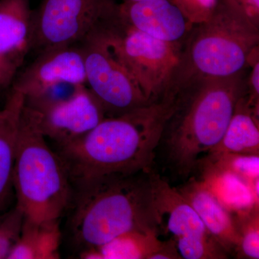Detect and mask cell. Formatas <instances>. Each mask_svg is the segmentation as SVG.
Instances as JSON below:
<instances>
[{
    "label": "cell",
    "mask_w": 259,
    "mask_h": 259,
    "mask_svg": "<svg viewBox=\"0 0 259 259\" xmlns=\"http://www.w3.org/2000/svg\"><path fill=\"white\" fill-rule=\"evenodd\" d=\"M177 105V94L117 117L59 147L72 187L107 175L151 172L156 150Z\"/></svg>",
    "instance_id": "1"
},
{
    "label": "cell",
    "mask_w": 259,
    "mask_h": 259,
    "mask_svg": "<svg viewBox=\"0 0 259 259\" xmlns=\"http://www.w3.org/2000/svg\"><path fill=\"white\" fill-rule=\"evenodd\" d=\"M151 173L107 175L73 187L71 230L83 250L105 244L127 232L159 233Z\"/></svg>",
    "instance_id": "2"
},
{
    "label": "cell",
    "mask_w": 259,
    "mask_h": 259,
    "mask_svg": "<svg viewBox=\"0 0 259 259\" xmlns=\"http://www.w3.org/2000/svg\"><path fill=\"white\" fill-rule=\"evenodd\" d=\"M247 93L241 73L195 80L177 90L176 109L163 133L168 163L188 177L199 156L221 141L238 100Z\"/></svg>",
    "instance_id": "3"
},
{
    "label": "cell",
    "mask_w": 259,
    "mask_h": 259,
    "mask_svg": "<svg viewBox=\"0 0 259 259\" xmlns=\"http://www.w3.org/2000/svg\"><path fill=\"white\" fill-rule=\"evenodd\" d=\"M171 88L204 78L241 74L259 45V23L235 0H217L212 15L194 25Z\"/></svg>",
    "instance_id": "4"
},
{
    "label": "cell",
    "mask_w": 259,
    "mask_h": 259,
    "mask_svg": "<svg viewBox=\"0 0 259 259\" xmlns=\"http://www.w3.org/2000/svg\"><path fill=\"white\" fill-rule=\"evenodd\" d=\"M13 187L17 205L25 218L36 222L59 220L74 192L64 161L48 146L38 114L25 102L19 123Z\"/></svg>",
    "instance_id": "5"
},
{
    "label": "cell",
    "mask_w": 259,
    "mask_h": 259,
    "mask_svg": "<svg viewBox=\"0 0 259 259\" xmlns=\"http://www.w3.org/2000/svg\"><path fill=\"white\" fill-rule=\"evenodd\" d=\"M95 31L148 102L156 101L169 90L180 64L181 44L162 41L131 28L118 18L117 10Z\"/></svg>",
    "instance_id": "6"
},
{
    "label": "cell",
    "mask_w": 259,
    "mask_h": 259,
    "mask_svg": "<svg viewBox=\"0 0 259 259\" xmlns=\"http://www.w3.org/2000/svg\"><path fill=\"white\" fill-rule=\"evenodd\" d=\"M117 6L114 0H42L32 10V50L79 44Z\"/></svg>",
    "instance_id": "7"
},
{
    "label": "cell",
    "mask_w": 259,
    "mask_h": 259,
    "mask_svg": "<svg viewBox=\"0 0 259 259\" xmlns=\"http://www.w3.org/2000/svg\"><path fill=\"white\" fill-rule=\"evenodd\" d=\"M79 44L84 59L87 84L101 104L107 117L124 115L151 103L95 29Z\"/></svg>",
    "instance_id": "8"
},
{
    "label": "cell",
    "mask_w": 259,
    "mask_h": 259,
    "mask_svg": "<svg viewBox=\"0 0 259 259\" xmlns=\"http://www.w3.org/2000/svg\"><path fill=\"white\" fill-rule=\"evenodd\" d=\"M25 105L37 112L42 134L58 147L82 137L107 117L87 85L66 96L25 100Z\"/></svg>",
    "instance_id": "9"
},
{
    "label": "cell",
    "mask_w": 259,
    "mask_h": 259,
    "mask_svg": "<svg viewBox=\"0 0 259 259\" xmlns=\"http://www.w3.org/2000/svg\"><path fill=\"white\" fill-rule=\"evenodd\" d=\"M66 85H87L84 59L80 44L40 51L36 59L18 73L11 86L29 100Z\"/></svg>",
    "instance_id": "10"
},
{
    "label": "cell",
    "mask_w": 259,
    "mask_h": 259,
    "mask_svg": "<svg viewBox=\"0 0 259 259\" xmlns=\"http://www.w3.org/2000/svg\"><path fill=\"white\" fill-rule=\"evenodd\" d=\"M30 0H0V90L11 86L32 50Z\"/></svg>",
    "instance_id": "11"
},
{
    "label": "cell",
    "mask_w": 259,
    "mask_h": 259,
    "mask_svg": "<svg viewBox=\"0 0 259 259\" xmlns=\"http://www.w3.org/2000/svg\"><path fill=\"white\" fill-rule=\"evenodd\" d=\"M117 17L135 30L171 44H181L194 26L171 0L122 3Z\"/></svg>",
    "instance_id": "12"
},
{
    "label": "cell",
    "mask_w": 259,
    "mask_h": 259,
    "mask_svg": "<svg viewBox=\"0 0 259 259\" xmlns=\"http://www.w3.org/2000/svg\"><path fill=\"white\" fill-rule=\"evenodd\" d=\"M153 208L159 226L174 238L209 235L203 223L187 199L156 174L150 175ZM210 235V234H209Z\"/></svg>",
    "instance_id": "13"
},
{
    "label": "cell",
    "mask_w": 259,
    "mask_h": 259,
    "mask_svg": "<svg viewBox=\"0 0 259 259\" xmlns=\"http://www.w3.org/2000/svg\"><path fill=\"white\" fill-rule=\"evenodd\" d=\"M177 190L192 206L209 234L226 253H236L240 238L233 215L223 207L203 182L192 179Z\"/></svg>",
    "instance_id": "14"
},
{
    "label": "cell",
    "mask_w": 259,
    "mask_h": 259,
    "mask_svg": "<svg viewBox=\"0 0 259 259\" xmlns=\"http://www.w3.org/2000/svg\"><path fill=\"white\" fill-rule=\"evenodd\" d=\"M84 259H181L175 238L158 239L155 231H130L105 244L83 250Z\"/></svg>",
    "instance_id": "15"
},
{
    "label": "cell",
    "mask_w": 259,
    "mask_h": 259,
    "mask_svg": "<svg viewBox=\"0 0 259 259\" xmlns=\"http://www.w3.org/2000/svg\"><path fill=\"white\" fill-rule=\"evenodd\" d=\"M25 97L12 89L4 108L0 110V211L13 187L17 139Z\"/></svg>",
    "instance_id": "16"
},
{
    "label": "cell",
    "mask_w": 259,
    "mask_h": 259,
    "mask_svg": "<svg viewBox=\"0 0 259 259\" xmlns=\"http://www.w3.org/2000/svg\"><path fill=\"white\" fill-rule=\"evenodd\" d=\"M258 112L248 103L246 93L238 100L221 141L205 157L224 153L259 155Z\"/></svg>",
    "instance_id": "17"
},
{
    "label": "cell",
    "mask_w": 259,
    "mask_h": 259,
    "mask_svg": "<svg viewBox=\"0 0 259 259\" xmlns=\"http://www.w3.org/2000/svg\"><path fill=\"white\" fill-rule=\"evenodd\" d=\"M198 166L202 171L201 181L232 214L247 212L259 205L250 185L243 179L203 160H199Z\"/></svg>",
    "instance_id": "18"
},
{
    "label": "cell",
    "mask_w": 259,
    "mask_h": 259,
    "mask_svg": "<svg viewBox=\"0 0 259 259\" xmlns=\"http://www.w3.org/2000/svg\"><path fill=\"white\" fill-rule=\"evenodd\" d=\"M59 220L36 222L25 218L21 233L8 259L60 258Z\"/></svg>",
    "instance_id": "19"
},
{
    "label": "cell",
    "mask_w": 259,
    "mask_h": 259,
    "mask_svg": "<svg viewBox=\"0 0 259 259\" xmlns=\"http://www.w3.org/2000/svg\"><path fill=\"white\" fill-rule=\"evenodd\" d=\"M240 242L236 250L238 258H259V205L247 212L234 214Z\"/></svg>",
    "instance_id": "20"
},
{
    "label": "cell",
    "mask_w": 259,
    "mask_h": 259,
    "mask_svg": "<svg viewBox=\"0 0 259 259\" xmlns=\"http://www.w3.org/2000/svg\"><path fill=\"white\" fill-rule=\"evenodd\" d=\"M182 258L225 259L228 253L211 235H194L175 238Z\"/></svg>",
    "instance_id": "21"
},
{
    "label": "cell",
    "mask_w": 259,
    "mask_h": 259,
    "mask_svg": "<svg viewBox=\"0 0 259 259\" xmlns=\"http://www.w3.org/2000/svg\"><path fill=\"white\" fill-rule=\"evenodd\" d=\"M214 166L235 174L250 186L259 179V155L224 153L214 158H201Z\"/></svg>",
    "instance_id": "22"
},
{
    "label": "cell",
    "mask_w": 259,
    "mask_h": 259,
    "mask_svg": "<svg viewBox=\"0 0 259 259\" xmlns=\"http://www.w3.org/2000/svg\"><path fill=\"white\" fill-rule=\"evenodd\" d=\"M25 214L18 205L0 216V259H8L22 231Z\"/></svg>",
    "instance_id": "23"
},
{
    "label": "cell",
    "mask_w": 259,
    "mask_h": 259,
    "mask_svg": "<svg viewBox=\"0 0 259 259\" xmlns=\"http://www.w3.org/2000/svg\"><path fill=\"white\" fill-rule=\"evenodd\" d=\"M193 25L205 21L212 15L217 0H171Z\"/></svg>",
    "instance_id": "24"
},
{
    "label": "cell",
    "mask_w": 259,
    "mask_h": 259,
    "mask_svg": "<svg viewBox=\"0 0 259 259\" xmlns=\"http://www.w3.org/2000/svg\"><path fill=\"white\" fill-rule=\"evenodd\" d=\"M259 49L250 56L249 64L252 66L248 83H246L248 103L255 110H259Z\"/></svg>",
    "instance_id": "25"
},
{
    "label": "cell",
    "mask_w": 259,
    "mask_h": 259,
    "mask_svg": "<svg viewBox=\"0 0 259 259\" xmlns=\"http://www.w3.org/2000/svg\"><path fill=\"white\" fill-rule=\"evenodd\" d=\"M241 5L247 14L255 22L259 23V0H235Z\"/></svg>",
    "instance_id": "26"
},
{
    "label": "cell",
    "mask_w": 259,
    "mask_h": 259,
    "mask_svg": "<svg viewBox=\"0 0 259 259\" xmlns=\"http://www.w3.org/2000/svg\"><path fill=\"white\" fill-rule=\"evenodd\" d=\"M145 1V0H123L122 3H137V2Z\"/></svg>",
    "instance_id": "27"
}]
</instances>
